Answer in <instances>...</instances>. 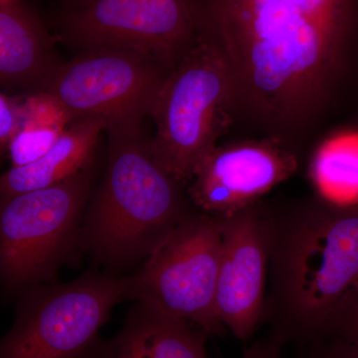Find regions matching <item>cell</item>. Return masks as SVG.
Wrapping results in <instances>:
<instances>
[{"label": "cell", "instance_id": "1", "mask_svg": "<svg viewBox=\"0 0 358 358\" xmlns=\"http://www.w3.org/2000/svg\"><path fill=\"white\" fill-rule=\"evenodd\" d=\"M197 34L229 68L236 119L296 154L336 109L358 59V0H201Z\"/></svg>", "mask_w": 358, "mask_h": 358}, {"label": "cell", "instance_id": "2", "mask_svg": "<svg viewBox=\"0 0 358 358\" xmlns=\"http://www.w3.org/2000/svg\"><path fill=\"white\" fill-rule=\"evenodd\" d=\"M268 247L265 320L280 343L324 338L329 315L358 284V203L315 194L263 201Z\"/></svg>", "mask_w": 358, "mask_h": 358}, {"label": "cell", "instance_id": "3", "mask_svg": "<svg viewBox=\"0 0 358 358\" xmlns=\"http://www.w3.org/2000/svg\"><path fill=\"white\" fill-rule=\"evenodd\" d=\"M109 162L81 228L80 247L110 270L148 258L197 213L186 185L140 134L110 136Z\"/></svg>", "mask_w": 358, "mask_h": 358}, {"label": "cell", "instance_id": "4", "mask_svg": "<svg viewBox=\"0 0 358 358\" xmlns=\"http://www.w3.org/2000/svg\"><path fill=\"white\" fill-rule=\"evenodd\" d=\"M150 115L157 124L152 152L187 186L236 121L232 78L215 45L197 34L169 72Z\"/></svg>", "mask_w": 358, "mask_h": 358}, {"label": "cell", "instance_id": "5", "mask_svg": "<svg viewBox=\"0 0 358 358\" xmlns=\"http://www.w3.org/2000/svg\"><path fill=\"white\" fill-rule=\"evenodd\" d=\"M131 299V277L87 273L23 291L0 358H93L113 308Z\"/></svg>", "mask_w": 358, "mask_h": 358}, {"label": "cell", "instance_id": "6", "mask_svg": "<svg viewBox=\"0 0 358 358\" xmlns=\"http://www.w3.org/2000/svg\"><path fill=\"white\" fill-rule=\"evenodd\" d=\"M90 180H67L1 200L0 277L10 292L49 282L80 247Z\"/></svg>", "mask_w": 358, "mask_h": 358}, {"label": "cell", "instance_id": "7", "mask_svg": "<svg viewBox=\"0 0 358 358\" xmlns=\"http://www.w3.org/2000/svg\"><path fill=\"white\" fill-rule=\"evenodd\" d=\"M222 217L199 211L181 223L131 277V299L187 320L208 336L224 324L216 307Z\"/></svg>", "mask_w": 358, "mask_h": 358}, {"label": "cell", "instance_id": "8", "mask_svg": "<svg viewBox=\"0 0 358 358\" xmlns=\"http://www.w3.org/2000/svg\"><path fill=\"white\" fill-rule=\"evenodd\" d=\"M159 61L117 47L96 46L59 67L47 91L74 121L95 120L110 136L140 134L169 72Z\"/></svg>", "mask_w": 358, "mask_h": 358}, {"label": "cell", "instance_id": "9", "mask_svg": "<svg viewBox=\"0 0 358 358\" xmlns=\"http://www.w3.org/2000/svg\"><path fill=\"white\" fill-rule=\"evenodd\" d=\"M66 37L117 47L173 68L197 36L192 0H92L63 20Z\"/></svg>", "mask_w": 358, "mask_h": 358}, {"label": "cell", "instance_id": "10", "mask_svg": "<svg viewBox=\"0 0 358 358\" xmlns=\"http://www.w3.org/2000/svg\"><path fill=\"white\" fill-rule=\"evenodd\" d=\"M300 167V155L270 138L217 145L186 186L197 210L226 217L263 201Z\"/></svg>", "mask_w": 358, "mask_h": 358}, {"label": "cell", "instance_id": "11", "mask_svg": "<svg viewBox=\"0 0 358 358\" xmlns=\"http://www.w3.org/2000/svg\"><path fill=\"white\" fill-rule=\"evenodd\" d=\"M268 247L263 201L222 217L216 293L221 322L245 341L265 320Z\"/></svg>", "mask_w": 358, "mask_h": 358}, {"label": "cell", "instance_id": "12", "mask_svg": "<svg viewBox=\"0 0 358 358\" xmlns=\"http://www.w3.org/2000/svg\"><path fill=\"white\" fill-rule=\"evenodd\" d=\"M207 336L187 320L138 301L122 331L101 341L93 358H207Z\"/></svg>", "mask_w": 358, "mask_h": 358}, {"label": "cell", "instance_id": "13", "mask_svg": "<svg viewBox=\"0 0 358 358\" xmlns=\"http://www.w3.org/2000/svg\"><path fill=\"white\" fill-rule=\"evenodd\" d=\"M53 39L38 14L27 4L0 6V79L23 86L50 81L59 69Z\"/></svg>", "mask_w": 358, "mask_h": 358}, {"label": "cell", "instance_id": "14", "mask_svg": "<svg viewBox=\"0 0 358 358\" xmlns=\"http://www.w3.org/2000/svg\"><path fill=\"white\" fill-rule=\"evenodd\" d=\"M103 131L105 126L95 120L72 122L40 159L25 166L10 167L2 174L1 200L57 185L86 171Z\"/></svg>", "mask_w": 358, "mask_h": 358}, {"label": "cell", "instance_id": "15", "mask_svg": "<svg viewBox=\"0 0 358 358\" xmlns=\"http://www.w3.org/2000/svg\"><path fill=\"white\" fill-rule=\"evenodd\" d=\"M74 122L69 110L50 92L26 98L20 128L6 150L10 167L25 166L40 159Z\"/></svg>", "mask_w": 358, "mask_h": 358}, {"label": "cell", "instance_id": "16", "mask_svg": "<svg viewBox=\"0 0 358 358\" xmlns=\"http://www.w3.org/2000/svg\"><path fill=\"white\" fill-rule=\"evenodd\" d=\"M308 176L315 194L336 201V197L358 195V143L324 141L315 148L308 164Z\"/></svg>", "mask_w": 358, "mask_h": 358}, {"label": "cell", "instance_id": "17", "mask_svg": "<svg viewBox=\"0 0 358 358\" xmlns=\"http://www.w3.org/2000/svg\"><path fill=\"white\" fill-rule=\"evenodd\" d=\"M341 339L358 350V284L339 301L327 320L324 338Z\"/></svg>", "mask_w": 358, "mask_h": 358}, {"label": "cell", "instance_id": "18", "mask_svg": "<svg viewBox=\"0 0 358 358\" xmlns=\"http://www.w3.org/2000/svg\"><path fill=\"white\" fill-rule=\"evenodd\" d=\"M22 103L6 94L0 95V145L6 152L9 143L20 128L22 120Z\"/></svg>", "mask_w": 358, "mask_h": 358}, {"label": "cell", "instance_id": "19", "mask_svg": "<svg viewBox=\"0 0 358 358\" xmlns=\"http://www.w3.org/2000/svg\"><path fill=\"white\" fill-rule=\"evenodd\" d=\"M301 358H358V350L341 339L326 338L312 343Z\"/></svg>", "mask_w": 358, "mask_h": 358}, {"label": "cell", "instance_id": "20", "mask_svg": "<svg viewBox=\"0 0 358 358\" xmlns=\"http://www.w3.org/2000/svg\"><path fill=\"white\" fill-rule=\"evenodd\" d=\"M282 345L277 339L270 336L247 348L242 358H282Z\"/></svg>", "mask_w": 358, "mask_h": 358}, {"label": "cell", "instance_id": "21", "mask_svg": "<svg viewBox=\"0 0 358 358\" xmlns=\"http://www.w3.org/2000/svg\"><path fill=\"white\" fill-rule=\"evenodd\" d=\"M22 2V0H0V6H13V4H17Z\"/></svg>", "mask_w": 358, "mask_h": 358}, {"label": "cell", "instance_id": "22", "mask_svg": "<svg viewBox=\"0 0 358 358\" xmlns=\"http://www.w3.org/2000/svg\"><path fill=\"white\" fill-rule=\"evenodd\" d=\"M73 1L76 2L78 4V6H85V4L89 3V2H91L92 0H73Z\"/></svg>", "mask_w": 358, "mask_h": 358}]
</instances>
